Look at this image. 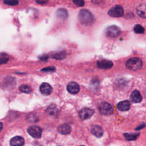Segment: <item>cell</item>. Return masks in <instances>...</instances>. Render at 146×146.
<instances>
[{
  "label": "cell",
  "mask_w": 146,
  "mask_h": 146,
  "mask_svg": "<svg viewBox=\"0 0 146 146\" xmlns=\"http://www.w3.org/2000/svg\"><path fill=\"white\" fill-rule=\"evenodd\" d=\"M79 22L83 25H89L93 23L94 17L91 13L86 9H82L79 11L78 15Z\"/></svg>",
  "instance_id": "obj_1"
},
{
  "label": "cell",
  "mask_w": 146,
  "mask_h": 146,
  "mask_svg": "<svg viewBox=\"0 0 146 146\" xmlns=\"http://www.w3.org/2000/svg\"><path fill=\"white\" fill-rule=\"evenodd\" d=\"M126 67L131 70L136 71L142 67V61L138 58H132L126 62Z\"/></svg>",
  "instance_id": "obj_2"
},
{
  "label": "cell",
  "mask_w": 146,
  "mask_h": 146,
  "mask_svg": "<svg viewBox=\"0 0 146 146\" xmlns=\"http://www.w3.org/2000/svg\"><path fill=\"white\" fill-rule=\"evenodd\" d=\"M99 110L101 113L105 115H109L113 113V110L110 104L107 102H102L99 105Z\"/></svg>",
  "instance_id": "obj_3"
},
{
  "label": "cell",
  "mask_w": 146,
  "mask_h": 146,
  "mask_svg": "<svg viewBox=\"0 0 146 146\" xmlns=\"http://www.w3.org/2000/svg\"><path fill=\"white\" fill-rule=\"evenodd\" d=\"M29 134L34 138L39 139L42 136V129L37 125H31L27 129Z\"/></svg>",
  "instance_id": "obj_4"
},
{
  "label": "cell",
  "mask_w": 146,
  "mask_h": 146,
  "mask_svg": "<svg viewBox=\"0 0 146 146\" xmlns=\"http://www.w3.org/2000/svg\"><path fill=\"white\" fill-rule=\"evenodd\" d=\"M120 32L121 31L120 28L115 25L108 26L106 30V35L112 38H115L117 36L120 34Z\"/></svg>",
  "instance_id": "obj_5"
},
{
  "label": "cell",
  "mask_w": 146,
  "mask_h": 146,
  "mask_svg": "<svg viewBox=\"0 0 146 146\" xmlns=\"http://www.w3.org/2000/svg\"><path fill=\"white\" fill-rule=\"evenodd\" d=\"M108 15L113 17H120L124 14V10L122 6L120 5H116L111 9L108 13Z\"/></svg>",
  "instance_id": "obj_6"
},
{
  "label": "cell",
  "mask_w": 146,
  "mask_h": 146,
  "mask_svg": "<svg viewBox=\"0 0 146 146\" xmlns=\"http://www.w3.org/2000/svg\"><path fill=\"white\" fill-rule=\"evenodd\" d=\"M94 113V111L92 109L84 108L79 112V116L83 120H86L90 118Z\"/></svg>",
  "instance_id": "obj_7"
},
{
  "label": "cell",
  "mask_w": 146,
  "mask_h": 146,
  "mask_svg": "<svg viewBox=\"0 0 146 146\" xmlns=\"http://www.w3.org/2000/svg\"><path fill=\"white\" fill-rule=\"evenodd\" d=\"M67 90L70 94H76L79 92L80 87L76 82H70L67 86Z\"/></svg>",
  "instance_id": "obj_8"
},
{
  "label": "cell",
  "mask_w": 146,
  "mask_h": 146,
  "mask_svg": "<svg viewBox=\"0 0 146 146\" xmlns=\"http://www.w3.org/2000/svg\"><path fill=\"white\" fill-rule=\"evenodd\" d=\"M40 92L44 95H48L52 93V88L47 83H43L39 88Z\"/></svg>",
  "instance_id": "obj_9"
},
{
  "label": "cell",
  "mask_w": 146,
  "mask_h": 146,
  "mask_svg": "<svg viewBox=\"0 0 146 146\" xmlns=\"http://www.w3.org/2000/svg\"><path fill=\"white\" fill-rule=\"evenodd\" d=\"M130 100L132 103H134L140 102L142 100V96L140 92L136 90H133L130 95Z\"/></svg>",
  "instance_id": "obj_10"
},
{
  "label": "cell",
  "mask_w": 146,
  "mask_h": 146,
  "mask_svg": "<svg viewBox=\"0 0 146 146\" xmlns=\"http://www.w3.org/2000/svg\"><path fill=\"white\" fill-rule=\"evenodd\" d=\"M25 143V140L21 136H17L13 137L10 141V146H22Z\"/></svg>",
  "instance_id": "obj_11"
},
{
  "label": "cell",
  "mask_w": 146,
  "mask_h": 146,
  "mask_svg": "<svg viewBox=\"0 0 146 146\" xmlns=\"http://www.w3.org/2000/svg\"><path fill=\"white\" fill-rule=\"evenodd\" d=\"M97 66L99 68L109 69L113 66V63L108 60H101L97 62Z\"/></svg>",
  "instance_id": "obj_12"
},
{
  "label": "cell",
  "mask_w": 146,
  "mask_h": 146,
  "mask_svg": "<svg viewBox=\"0 0 146 146\" xmlns=\"http://www.w3.org/2000/svg\"><path fill=\"white\" fill-rule=\"evenodd\" d=\"M91 133L97 137H100L103 135L102 128L98 125H94L92 127Z\"/></svg>",
  "instance_id": "obj_13"
},
{
  "label": "cell",
  "mask_w": 146,
  "mask_h": 146,
  "mask_svg": "<svg viewBox=\"0 0 146 146\" xmlns=\"http://www.w3.org/2000/svg\"><path fill=\"white\" fill-rule=\"evenodd\" d=\"M58 131L62 135H68L71 132V127L67 124H63L58 127Z\"/></svg>",
  "instance_id": "obj_14"
},
{
  "label": "cell",
  "mask_w": 146,
  "mask_h": 146,
  "mask_svg": "<svg viewBox=\"0 0 146 146\" xmlns=\"http://www.w3.org/2000/svg\"><path fill=\"white\" fill-rule=\"evenodd\" d=\"M131 107L130 102L128 100H124L118 103L117 107L119 110L121 111H128Z\"/></svg>",
  "instance_id": "obj_15"
},
{
  "label": "cell",
  "mask_w": 146,
  "mask_h": 146,
  "mask_svg": "<svg viewBox=\"0 0 146 146\" xmlns=\"http://www.w3.org/2000/svg\"><path fill=\"white\" fill-rule=\"evenodd\" d=\"M136 13L141 18H146V5L141 4L136 8Z\"/></svg>",
  "instance_id": "obj_16"
},
{
  "label": "cell",
  "mask_w": 146,
  "mask_h": 146,
  "mask_svg": "<svg viewBox=\"0 0 146 146\" xmlns=\"http://www.w3.org/2000/svg\"><path fill=\"white\" fill-rule=\"evenodd\" d=\"M139 133H124V136L126 140L129 141L135 140L139 136Z\"/></svg>",
  "instance_id": "obj_17"
},
{
  "label": "cell",
  "mask_w": 146,
  "mask_h": 146,
  "mask_svg": "<svg viewBox=\"0 0 146 146\" xmlns=\"http://www.w3.org/2000/svg\"><path fill=\"white\" fill-rule=\"evenodd\" d=\"M56 15L58 18L62 19H64L67 18L68 16L67 11L64 9H59L56 12Z\"/></svg>",
  "instance_id": "obj_18"
},
{
  "label": "cell",
  "mask_w": 146,
  "mask_h": 146,
  "mask_svg": "<svg viewBox=\"0 0 146 146\" xmlns=\"http://www.w3.org/2000/svg\"><path fill=\"white\" fill-rule=\"evenodd\" d=\"M9 59V56L7 53L1 52L0 53V64H3L8 62Z\"/></svg>",
  "instance_id": "obj_19"
},
{
  "label": "cell",
  "mask_w": 146,
  "mask_h": 146,
  "mask_svg": "<svg viewBox=\"0 0 146 146\" xmlns=\"http://www.w3.org/2000/svg\"><path fill=\"white\" fill-rule=\"evenodd\" d=\"M19 90L20 91L25 93V94H30L31 92V88L26 85V84H22L19 86Z\"/></svg>",
  "instance_id": "obj_20"
},
{
  "label": "cell",
  "mask_w": 146,
  "mask_h": 146,
  "mask_svg": "<svg viewBox=\"0 0 146 146\" xmlns=\"http://www.w3.org/2000/svg\"><path fill=\"white\" fill-rule=\"evenodd\" d=\"M66 54L65 52L62 51V52H60L58 53H56L55 54H54L52 57L56 59H58V60H62L63 59L66 58Z\"/></svg>",
  "instance_id": "obj_21"
},
{
  "label": "cell",
  "mask_w": 146,
  "mask_h": 146,
  "mask_svg": "<svg viewBox=\"0 0 146 146\" xmlns=\"http://www.w3.org/2000/svg\"><path fill=\"white\" fill-rule=\"evenodd\" d=\"M133 30L137 34H143L144 32V27L140 25H136L133 27Z\"/></svg>",
  "instance_id": "obj_22"
},
{
  "label": "cell",
  "mask_w": 146,
  "mask_h": 146,
  "mask_svg": "<svg viewBox=\"0 0 146 146\" xmlns=\"http://www.w3.org/2000/svg\"><path fill=\"white\" fill-rule=\"evenodd\" d=\"M47 112L50 115H55L57 113L58 110L56 107L55 106H50L47 108Z\"/></svg>",
  "instance_id": "obj_23"
},
{
  "label": "cell",
  "mask_w": 146,
  "mask_h": 146,
  "mask_svg": "<svg viewBox=\"0 0 146 146\" xmlns=\"http://www.w3.org/2000/svg\"><path fill=\"white\" fill-rule=\"evenodd\" d=\"M3 3L6 5H8L15 6L18 3V1H15V0H8V1H3Z\"/></svg>",
  "instance_id": "obj_24"
},
{
  "label": "cell",
  "mask_w": 146,
  "mask_h": 146,
  "mask_svg": "<svg viewBox=\"0 0 146 146\" xmlns=\"http://www.w3.org/2000/svg\"><path fill=\"white\" fill-rule=\"evenodd\" d=\"M73 2L75 5L79 7L83 6L84 5V2L82 0H74L73 1Z\"/></svg>",
  "instance_id": "obj_25"
},
{
  "label": "cell",
  "mask_w": 146,
  "mask_h": 146,
  "mask_svg": "<svg viewBox=\"0 0 146 146\" xmlns=\"http://www.w3.org/2000/svg\"><path fill=\"white\" fill-rule=\"evenodd\" d=\"M55 70V68L54 67H46L44 68L42 70V71H53Z\"/></svg>",
  "instance_id": "obj_26"
},
{
  "label": "cell",
  "mask_w": 146,
  "mask_h": 146,
  "mask_svg": "<svg viewBox=\"0 0 146 146\" xmlns=\"http://www.w3.org/2000/svg\"><path fill=\"white\" fill-rule=\"evenodd\" d=\"M145 125H146V124H143L140 125V126H139L137 128H136V130H139V129H141V128H144V127Z\"/></svg>",
  "instance_id": "obj_27"
},
{
  "label": "cell",
  "mask_w": 146,
  "mask_h": 146,
  "mask_svg": "<svg viewBox=\"0 0 146 146\" xmlns=\"http://www.w3.org/2000/svg\"><path fill=\"white\" fill-rule=\"evenodd\" d=\"M40 60H46L47 59V56H46V55L40 57Z\"/></svg>",
  "instance_id": "obj_28"
},
{
  "label": "cell",
  "mask_w": 146,
  "mask_h": 146,
  "mask_svg": "<svg viewBox=\"0 0 146 146\" xmlns=\"http://www.w3.org/2000/svg\"><path fill=\"white\" fill-rule=\"evenodd\" d=\"M2 127H3V124L1 122H0V132L1 131H2Z\"/></svg>",
  "instance_id": "obj_29"
},
{
  "label": "cell",
  "mask_w": 146,
  "mask_h": 146,
  "mask_svg": "<svg viewBox=\"0 0 146 146\" xmlns=\"http://www.w3.org/2000/svg\"><path fill=\"white\" fill-rule=\"evenodd\" d=\"M38 3H46L47 2V1H37Z\"/></svg>",
  "instance_id": "obj_30"
},
{
  "label": "cell",
  "mask_w": 146,
  "mask_h": 146,
  "mask_svg": "<svg viewBox=\"0 0 146 146\" xmlns=\"http://www.w3.org/2000/svg\"><path fill=\"white\" fill-rule=\"evenodd\" d=\"M80 146H84V145H80Z\"/></svg>",
  "instance_id": "obj_31"
},
{
  "label": "cell",
  "mask_w": 146,
  "mask_h": 146,
  "mask_svg": "<svg viewBox=\"0 0 146 146\" xmlns=\"http://www.w3.org/2000/svg\"><path fill=\"white\" fill-rule=\"evenodd\" d=\"M39 146H40V145H39Z\"/></svg>",
  "instance_id": "obj_32"
}]
</instances>
